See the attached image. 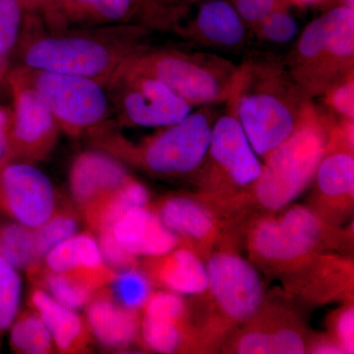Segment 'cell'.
I'll return each mask as SVG.
<instances>
[{
	"instance_id": "1",
	"label": "cell",
	"mask_w": 354,
	"mask_h": 354,
	"mask_svg": "<svg viewBox=\"0 0 354 354\" xmlns=\"http://www.w3.org/2000/svg\"><path fill=\"white\" fill-rule=\"evenodd\" d=\"M148 31L139 25L51 30L23 36L22 66L93 79L106 87L128 57L146 48Z\"/></svg>"
},
{
	"instance_id": "2",
	"label": "cell",
	"mask_w": 354,
	"mask_h": 354,
	"mask_svg": "<svg viewBox=\"0 0 354 354\" xmlns=\"http://www.w3.org/2000/svg\"><path fill=\"white\" fill-rule=\"evenodd\" d=\"M227 100L262 160L292 134L311 102L290 72L271 59L251 60L239 66Z\"/></svg>"
},
{
	"instance_id": "3",
	"label": "cell",
	"mask_w": 354,
	"mask_h": 354,
	"mask_svg": "<svg viewBox=\"0 0 354 354\" xmlns=\"http://www.w3.org/2000/svg\"><path fill=\"white\" fill-rule=\"evenodd\" d=\"M208 106L191 113L183 120L164 127L141 143H130L101 127L90 131L100 150L162 178H178L198 174L208 155L213 118Z\"/></svg>"
},
{
	"instance_id": "4",
	"label": "cell",
	"mask_w": 354,
	"mask_h": 354,
	"mask_svg": "<svg viewBox=\"0 0 354 354\" xmlns=\"http://www.w3.org/2000/svg\"><path fill=\"white\" fill-rule=\"evenodd\" d=\"M333 122L309 102L292 134L264 158L250 192L261 208L277 213L306 190L327 152Z\"/></svg>"
},
{
	"instance_id": "5",
	"label": "cell",
	"mask_w": 354,
	"mask_h": 354,
	"mask_svg": "<svg viewBox=\"0 0 354 354\" xmlns=\"http://www.w3.org/2000/svg\"><path fill=\"white\" fill-rule=\"evenodd\" d=\"M208 288L201 322L195 326L198 348L216 346L235 327L252 319L264 305V286L252 264L232 250L212 253L206 262Z\"/></svg>"
},
{
	"instance_id": "6",
	"label": "cell",
	"mask_w": 354,
	"mask_h": 354,
	"mask_svg": "<svg viewBox=\"0 0 354 354\" xmlns=\"http://www.w3.org/2000/svg\"><path fill=\"white\" fill-rule=\"evenodd\" d=\"M118 68L157 79L192 106L227 102L239 74L225 58L176 48H144Z\"/></svg>"
},
{
	"instance_id": "7",
	"label": "cell",
	"mask_w": 354,
	"mask_h": 354,
	"mask_svg": "<svg viewBox=\"0 0 354 354\" xmlns=\"http://www.w3.org/2000/svg\"><path fill=\"white\" fill-rule=\"evenodd\" d=\"M354 9L342 6L306 28L291 57L290 74L305 94H324L353 73Z\"/></svg>"
},
{
	"instance_id": "8",
	"label": "cell",
	"mask_w": 354,
	"mask_h": 354,
	"mask_svg": "<svg viewBox=\"0 0 354 354\" xmlns=\"http://www.w3.org/2000/svg\"><path fill=\"white\" fill-rule=\"evenodd\" d=\"M281 211L278 216L258 218L249 230V253L263 267L272 271L295 269L337 241L315 209L293 205Z\"/></svg>"
},
{
	"instance_id": "9",
	"label": "cell",
	"mask_w": 354,
	"mask_h": 354,
	"mask_svg": "<svg viewBox=\"0 0 354 354\" xmlns=\"http://www.w3.org/2000/svg\"><path fill=\"white\" fill-rule=\"evenodd\" d=\"M227 113L212 127L208 155L202 165L203 181L211 195L221 198L237 193L250 195L262 174L263 164L242 128L234 104L227 100Z\"/></svg>"
},
{
	"instance_id": "10",
	"label": "cell",
	"mask_w": 354,
	"mask_h": 354,
	"mask_svg": "<svg viewBox=\"0 0 354 354\" xmlns=\"http://www.w3.org/2000/svg\"><path fill=\"white\" fill-rule=\"evenodd\" d=\"M21 67L48 102L58 127L69 136L92 131L108 118L111 101L102 84L86 77Z\"/></svg>"
},
{
	"instance_id": "11",
	"label": "cell",
	"mask_w": 354,
	"mask_h": 354,
	"mask_svg": "<svg viewBox=\"0 0 354 354\" xmlns=\"http://www.w3.org/2000/svg\"><path fill=\"white\" fill-rule=\"evenodd\" d=\"M125 124L164 128L183 120L193 106L152 77L118 68L106 87Z\"/></svg>"
},
{
	"instance_id": "12",
	"label": "cell",
	"mask_w": 354,
	"mask_h": 354,
	"mask_svg": "<svg viewBox=\"0 0 354 354\" xmlns=\"http://www.w3.org/2000/svg\"><path fill=\"white\" fill-rule=\"evenodd\" d=\"M6 82L12 95L11 160L35 164L46 160L60 129L48 102L28 81L21 66L9 70Z\"/></svg>"
},
{
	"instance_id": "13",
	"label": "cell",
	"mask_w": 354,
	"mask_h": 354,
	"mask_svg": "<svg viewBox=\"0 0 354 354\" xmlns=\"http://www.w3.org/2000/svg\"><path fill=\"white\" fill-rule=\"evenodd\" d=\"M57 201L50 179L34 164L12 160L0 165V215L37 228L53 215Z\"/></svg>"
},
{
	"instance_id": "14",
	"label": "cell",
	"mask_w": 354,
	"mask_h": 354,
	"mask_svg": "<svg viewBox=\"0 0 354 354\" xmlns=\"http://www.w3.org/2000/svg\"><path fill=\"white\" fill-rule=\"evenodd\" d=\"M353 120L333 122L327 152L317 169L314 180L317 199L322 201V215L351 208L354 197Z\"/></svg>"
},
{
	"instance_id": "15",
	"label": "cell",
	"mask_w": 354,
	"mask_h": 354,
	"mask_svg": "<svg viewBox=\"0 0 354 354\" xmlns=\"http://www.w3.org/2000/svg\"><path fill=\"white\" fill-rule=\"evenodd\" d=\"M158 0H55L44 14L51 30L132 25L142 6H158Z\"/></svg>"
},
{
	"instance_id": "16",
	"label": "cell",
	"mask_w": 354,
	"mask_h": 354,
	"mask_svg": "<svg viewBox=\"0 0 354 354\" xmlns=\"http://www.w3.org/2000/svg\"><path fill=\"white\" fill-rule=\"evenodd\" d=\"M132 178L124 164L104 151L77 156L69 174L72 197L80 212L108 196Z\"/></svg>"
},
{
	"instance_id": "17",
	"label": "cell",
	"mask_w": 354,
	"mask_h": 354,
	"mask_svg": "<svg viewBox=\"0 0 354 354\" xmlns=\"http://www.w3.org/2000/svg\"><path fill=\"white\" fill-rule=\"evenodd\" d=\"M151 208L183 244L194 250L195 247L201 250L212 247L218 239V218L209 205L195 198L180 195L165 197Z\"/></svg>"
},
{
	"instance_id": "18",
	"label": "cell",
	"mask_w": 354,
	"mask_h": 354,
	"mask_svg": "<svg viewBox=\"0 0 354 354\" xmlns=\"http://www.w3.org/2000/svg\"><path fill=\"white\" fill-rule=\"evenodd\" d=\"M111 230L118 243L137 258L158 257L183 244L150 204L129 209L114 223Z\"/></svg>"
},
{
	"instance_id": "19",
	"label": "cell",
	"mask_w": 354,
	"mask_h": 354,
	"mask_svg": "<svg viewBox=\"0 0 354 354\" xmlns=\"http://www.w3.org/2000/svg\"><path fill=\"white\" fill-rule=\"evenodd\" d=\"M141 269L153 286L180 295L199 297L208 288L206 263L196 250L183 243L165 255L146 258Z\"/></svg>"
},
{
	"instance_id": "20",
	"label": "cell",
	"mask_w": 354,
	"mask_h": 354,
	"mask_svg": "<svg viewBox=\"0 0 354 354\" xmlns=\"http://www.w3.org/2000/svg\"><path fill=\"white\" fill-rule=\"evenodd\" d=\"M85 308L88 330L104 348L122 351L139 339L141 312L121 306L108 286L97 290Z\"/></svg>"
},
{
	"instance_id": "21",
	"label": "cell",
	"mask_w": 354,
	"mask_h": 354,
	"mask_svg": "<svg viewBox=\"0 0 354 354\" xmlns=\"http://www.w3.org/2000/svg\"><path fill=\"white\" fill-rule=\"evenodd\" d=\"M41 267L48 271L78 277L95 291L108 286L116 272L102 260L95 235L76 234L51 249Z\"/></svg>"
},
{
	"instance_id": "22",
	"label": "cell",
	"mask_w": 354,
	"mask_h": 354,
	"mask_svg": "<svg viewBox=\"0 0 354 354\" xmlns=\"http://www.w3.org/2000/svg\"><path fill=\"white\" fill-rule=\"evenodd\" d=\"M29 307L36 310L43 319L58 353H88L92 335L76 310L58 304L39 286L32 288L30 293Z\"/></svg>"
},
{
	"instance_id": "23",
	"label": "cell",
	"mask_w": 354,
	"mask_h": 354,
	"mask_svg": "<svg viewBox=\"0 0 354 354\" xmlns=\"http://www.w3.org/2000/svg\"><path fill=\"white\" fill-rule=\"evenodd\" d=\"M193 28L201 41L221 48L239 46L245 37V23L235 7L225 0L203 2Z\"/></svg>"
},
{
	"instance_id": "24",
	"label": "cell",
	"mask_w": 354,
	"mask_h": 354,
	"mask_svg": "<svg viewBox=\"0 0 354 354\" xmlns=\"http://www.w3.org/2000/svg\"><path fill=\"white\" fill-rule=\"evenodd\" d=\"M149 204L150 193L146 186L132 177L118 190L84 209L81 214L91 230L97 234L106 228L113 227L129 209Z\"/></svg>"
},
{
	"instance_id": "25",
	"label": "cell",
	"mask_w": 354,
	"mask_h": 354,
	"mask_svg": "<svg viewBox=\"0 0 354 354\" xmlns=\"http://www.w3.org/2000/svg\"><path fill=\"white\" fill-rule=\"evenodd\" d=\"M139 337L147 349L158 353H177L194 348L193 346L197 348L189 315L183 318L142 315Z\"/></svg>"
},
{
	"instance_id": "26",
	"label": "cell",
	"mask_w": 354,
	"mask_h": 354,
	"mask_svg": "<svg viewBox=\"0 0 354 354\" xmlns=\"http://www.w3.org/2000/svg\"><path fill=\"white\" fill-rule=\"evenodd\" d=\"M0 256L28 276L38 271L41 264L37 257L34 228L0 218Z\"/></svg>"
},
{
	"instance_id": "27",
	"label": "cell",
	"mask_w": 354,
	"mask_h": 354,
	"mask_svg": "<svg viewBox=\"0 0 354 354\" xmlns=\"http://www.w3.org/2000/svg\"><path fill=\"white\" fill-rule=\"evenodd\" d=\"M9 344L13 353L19 354H51L57 351L50 330L31 307L16 316L9 328Z\"/></svg>"
},
{
	"instance_id": "28",
	"label": "cell",
	"mask_w": 354,
	"mask_h": 354,
	"mask_svg": "<svg viewBox=\"0 0 354 354\" xmlns=\"http://www.w3.org/2000/svg\"><path fill=\"white\" fill-rule=\"evenodd\" d=\"M29 278L55 301L70 309L83 308L97 292L92 286L74 274L50 272L43 267Z\"/></svg>"
},
{
	"instance_id": "29",
	"label": "cell",
	"mask_w": 354,
	"mask_h": 354,
	"mask_svg": "<svg viewBox=\"0 0 354 354\" xmlns=\"http://www.w3.org/2000/svg\"><path fill=\"white\" fill-rule=\"evenodd\" d=\"M80 216L70 205L55 208L53 215L43 225L34 228L37 257L41 265L44 258L51 249L62 241L78 234Z\"/></svg>"
},
{
	"instance_id": "30",
	"label": "cell",
	"mask_w": 354,
	"mask_h": 354,
	"mask_svg": "<svg viewBox=\"0 0 354 354\" xmlns=\"http://www.w3.org/2000/svg\"><path fill=\"white\" fill-rule=\"evenodd\" d=\"M153 286L150 279L138 266L116 272L108 288L121 306L141 312L152 295Z\"/></svg>"
},
{
	"instance_id": "31",
	"label": "cell",
	"mask_w": 354,
	"mask_h": 354,
	"mask_svg": "<svg viewBox=\"0 0 354 354\" xmlns=\"http://www.w3.org/2000/svg\"><path fill=\"white\" fill-rule=\"evenodd\" d=\"M22 281L19 271L0 256V344L19 313Z\"/></svg>"
},
{
	"instance_id": "32",
	"label": "cell",
	"mask_w": 354,
	"mask_h": 354,
	"mask_svg": "<svg viewBox=\"0 0 354 354\" xmlns=\"http://www.w3.org/2000/svg\"><path fill=\"white\" fill-rule=\"evenodd\" d=\"M286 6H279L256 26V32L261 38L276 44L288 43L295 38L298 32L297 22Z\"/></svg>"
},
{
	"instance_id": "33",
	"label": "cell",
	"mask_w": 354,
	"mask_h": 354,
	"mask_svg": "<svg viewBox=\"0 0 354 354\" xmlns=\"http://www.w3.org/2000/svg\"><path fill=\"white\" fill-rule=\"evenodd\" d=\"M24 12L18 0H0V57L7 59L17 46Z\"/></svg>"
},
{
	"instance_id": "34",
	"label": "cell",
	"mask_w": 354,
	"mask_h": 354,
	"mask_svg": "<svg viewBox=\"0 0 354 354\" xmlns=\"http://www.w3.org/2000/svg\"><path fill=\"white\" fill-rule=\"evenodd\" d=\"M99 244L102 260L109 269L114 272L124 271L130 268L138 267L137 257L127 252L118 243L113 234L111 228H106L95 235Z\"/></svg>"
},
{
	"instance_id": "35",
	"label": "cell",
	"mask_w": 354,
	"mask_h": 354,
	"mask_svg": "<svg viewBox=\"0 0 354 354\" xmlns=\"http://www.w3.org/2000/svg\"><path fill=\"white\" fill-rule=\"evenodd\" d=\"M326 104L342 118L354 120V79L349 74L325 93Z\"/></svg>"
},
{
	"instance_id": "36",
	"label": "cell",
	"mask_w": 354,
	"mask_h": 354,
	"mask_svg": "<svg viewBox=\"0 0 354 354\" xmlns=\"http://www.w3.org/2000/svg\"><path fill=\"white\" fill-rule=\"evenodd\" d=\"M332 339L344 353H354V309L353 304H348L335 312L330 320Z\"/></svg>"
},
{
	"instance_id": "37",
	"label": "cell",
	"mask_w": 354,
	"mask_h": 354,
	"mask_svg": "<svg viewBox=\"0 0 354 354\" xmlns=\"http://www.w3.org/2000/svg\"><path fill=\"white\" fill-rule=\"evenodd\" d=\"M283 4H288L285 0H234V6L243 22L255 28Z\"/></svg>"
},
{
	"instance_id": "38",
	"label": "cell",
	"mask_w": 354,
	"mask_h": 354,
	"mask_svg": "<svg viewBox=\"0 0 354 354\" xmlns=\"http://www.w3.org/2000/svg\"><path fill=\"white\" fill-rule=\"evenodd\" d=\"M11 122H12V109L0 106V165L11 160Z\"/></svg>"
},
{
	"instance_id": "39",
	"label": "cell",
	"mask_w": 354,
	"mask_h": 354,
	"mask_svg": "<svg viewBox=\"0 0 354 354\" xmlns=\"http://www.w3.org/2000/svg\"><path fill=\"white\" fill-rule=\"evenodd\" d=\"M307 351H309V353H311L320 354L344 353L339 344L332 337H320L314 342H309Z\"/></svg>"
},
{
	"instance_id": "40",
	"label": "cell",
	"mask_w": 354,
	"mask_h": 354,
	"mask_svg": "<svg viewBox=\"0 0 354 354\" xmlns=\"http://www.w3.org/2000/svg\"><path fill=\"white\" fill-rule=\"evenodd\" d=\"M18 1L20 2L24 11H29V12L41 11L44 14L50 10L55 0H18Z\"/></svg>"
},
{
	"instance_id": "41",
	"label": "cell",
	"mask_w": 354,
	"mask_h": 354,
	"mask_svg": "<svg viewBox=\"0 0 354 354\" xmlns=\"http://www.w3.org/2000/svg\"><path fill=\"white\" fill-rule=\"evenodd\" d=\"M8 72V62H7L6 58L0 57V88L4 82H6Z\"/></svg>"
},
{
	"instance_id": "42",
	"label": "cell",
	"mask_w": 354,
	"mask_h": 354,
	"mask_svg": "<svg viewBox=\"0 0 354 354\" xmlns=\"http://www.w3.org/2000/svg\"><path fill=\"white\" fill-rule=\"evenodd\" d=\"M286 3L295 4L298 6H312V4L320 3L325 0H285Z\"/></svg>"
},
{
	"instance_id": "43",
	"label": "cell",
	"mask_w": 354,
	"mask_h": 354,
	"mask_svg": "<svg viewBox=\"0 0 354 354\" xmlns=\"http://www.w3.org/2000/svg\"><path fill=\"white\" fill-rule=\"evenodd\" d=\"M342 6L349 7V8L354 9V0H342Z\"/></svg>"
}]
</instances>
